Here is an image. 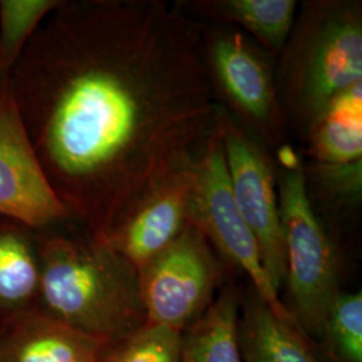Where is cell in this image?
<instances>
[{"mask_svg":"<svg viewBox=\"0 0 362 362\" xmlns=\"http://www.w3.org/2000/svg\"><path fill=\"white\" fill-rule=\"evenodd\" d=\"M10 88L54 192L100 238L194 165L218 127L200 30L161 0H61Z\"/></svg>","mask_w":362,"mask_h":362,"instance_id":"1","label":"cell"},{"mask_svg":"<svg viewBox=\"0 0 362 362\" xmlns=\"http://www.w3.org/2000/svg\"><path fill=\"white\" fill-rule=\"evenodd\" d=\"M38 246L42 310L105 344L145 324L139 272L104 238L50 227Z\"/></svg>","mask_w":362,"mask_h":362,"instance_id":"2","label":"cell"},{"mask_svg":"<svg viewBox=\"0 0 362 362\" xmlns=\"http://www.w3.org/2000/svg\"><path fill=\"white\" fill-rule=\"evenodd\" d=\"M284 58L286 106L309 129L339 93L362 82L361 3L309 1Z\"/></svg>","mask_w":362,"mask_h":362,"instance_id":"3","label":"cell"},{"mask_svg":"<svg viewBox=\"0 0 362 362\" xmlns=\"http://www.w3.org/2000/svg\"><path fill=\"white\" fill-rule=\"evenodd\" d=\"M278 202L284 231L286 282L302 333L322 336L325 320L338 290L334 250L317 218L300 158L294 151H281Z\"/></svg>","mask_w":362,"mask_h":362,"instance_id":"4","label":"cell"},{"mask_svg":"<svg viewBox=\"0 0 362 362\" xmlns=\"http://www.w3.org/2000/svg\"><path fill=\"white\" fill-rule=\"evenodd\" d=\"M188 221L206 236L209 245L212 243L236 267L246 272L255 294L278 318L298 327L274 288L263 266L258 243L235 203L218 127L194 164Z\"/></svg>","mask_w":362,"mask_h":362,"instance_id":"5","label":"cell"},{"mask_svg":"<svg viewBox=\"0 0 362 362\" xmlns=\"http://www.w3.org/2000/svg\"><path fill=\"white\" fill-rule=\"evenodd\" d=\"M220 264L206 236L192 224L139 272L145 324L182 332L211 305Z\"/></svg>","mask_w":362,"mask_h":362,"instance_id":"6","label":"cell"},{"mask_svg":"<svg viewBox=\"0 0 362 362\" xmlns=\"http://www.w3.org/2000/svg\"><path fill=\"white\" fill-rule=\"evenodd\" d=\"M218 132L224 148L233 199L254 235L263 266L279 293L286 282V254L272 161L220 106Z\"/></svg>","mask_w":362,"mask_h":362,"instance_id":"7","label":"cell"},{"mask_svg":"<svg viewBox=\"0 0 362 362\" xmlns=\"http://www.w3.org/2000/svg\"><path fill=\"white\" fill-rule=\"evenodd\" d=\"M0 218L37 231L71 220L42 168L10 81L0 85Z\"/></svg>","mask_w":362,"mask_h":362,"instance_id":"8","label":"cell"},{"mask_svg":"<svg viewBox=\"0 0 362 362\" xmlns=\"http://www.w3.org/2000/svg\"><path fill=\"white\" fill-rule=\"evenodd\" d=\"M208 73L228 104L267 137H276L282 109L272 66L258 49L235 30L214 31L204 45Z\"/></svg>","mask_w":362,"mask_h":362,"instance_id":"9","label":"cell"},{"mask_svg":"<svg viewBox=\"0 0 362 362\" xmlns=\"http://www.w3.org/2000/svg\"><path fill=\"white\" fill-rule=\"evenodd\" d=\"M194 164L164 181L105 236L137 272L167 248L189 223Z\"/></svg>","mask_w":362,"mask_h":362,"instance_id":"10","label":"cell"},{"mask_svg":"<svg viewBox=\"0 0 362 362\" xmlns=\"http://www.w3.org/2000/svg\"><path fill=\"white\" fill-rule=\"evenodd\" d=\"M0 362H98L105 348L35 306L4 325Z\"/></svg>","mask_w":362,"mask_h":362,"instance_id":"11","label":"cell"},{"mask_svg":"<svg viewBox=\"0 0 362 362\" xmlns=\"http://www.w3.org/2000/svg\"><path fill=\"white\" fill-rule=\"evenodd\" d=\"M38 231L0 218V324L38 306Z\"/></svg>","mask_w":362,"mask_h":362,"instance_id":"12","label":"cell"},{"mask_svg":"<svg viewBox=\"0 0 362 362\" xmlns=\"http://www.w3.org/2000/svg\"><path fill=\"white\" fill-rule=\"evenodd\" d=\"M315 167L362 164V82L339 93L308 129Z\"/></svg>","mask_w":362,"mask_h":362,"instance_id":"13","label":"cell"},{"mask_svg":"<svg viewBox=\"0 0 362 362\" xmlns=\"http://www.w3.org/2000/svg\"><path fill=\"white\" fill-rule=\"evenodd\" d=\"M187 8L245 28L272 52H281L293 31L294 0H204L187 1Z\"/></svg>","mask_w":362,"mask_h":362,"instance_id":"14","label":"cell"},{"mask_svg":"<svg viewBox=\"0 0 362 362\" xmlns=\"http://www.w3.org/2000/svg\"><path fill=\"white\" fill-rule=\"evenodd\" d=\"M296 325L278 318L255 294L247 300L239 325L240 350L246 362H313Z\"/></svg>","mask_w":362,"mask_h":362,"instance_id":"15","label":"cell"},{"mask_svg":"<svg viewBox=\"0 0 362 362\" xmlns=\"http://www.w3.org/2000/svg\"><path fill=\"white\" fill-rule=\"evenodd\" d=\"M239 325V297L230 288L188 326L181 339L180 362H245Z\"/></svg>","mask_w":362,"mask_h":362,"instance_id":"16","label":"cell"},{"mask_svg":"<svg viewBox=\"0 0 362 362\" xmlns=\"http://www.w3.org/2000/svg\"><path fill=\"white\" fill-rule=\"evenodd\" d=\"M59 3L61 0H0V85L10 81L27 45Z\"/></svg>","mask_w":362,"mask_h":362,"instance_id":"17","label":"cell"},{"mask_svg":"<svg viewBox=\"0 0 362 362\" xmlns=\"http://www.w3.org/2000/svg\"><path fill=\"white\" fill-rule=\"evenodd\" d=\"M182 332L144 324L105 348L98 362H180Z\"/></svg>","mask_w":362,"mask_h":362,"instance_id":"18","label":"cell"},{"mask_svg":"<svg viewBox=\"0 0 362 362\" xmlns=\"http://www.w3.org/2000/svg\"><path fill=\"white\" fill-rule=\"evenodd\" d=\"M322 338L337 362H362V296L339 293L325 320Z\"/></svg>","mask_w":362,"mask_h":362,"instance_id":"19","label":"cell"}]
</instances>
